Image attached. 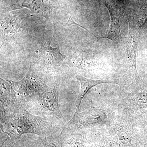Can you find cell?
Segmentation results:
<instances>
[{
    "label": "cell",
    "instance_id": "cell-1",
    "mask_svg": "<svg viewBox=\"0 0 147 147\" xmlns=\"http://www.w3.org/2000/svg\"><path fill=\"white\" fill-rule=\"evenodd\" d=\"M1 129L11 139H18L24 134L39 136L49 134L50 123L45 117L31 114L22 106L1 117Z\"/></svg>",
    "mask_w": 147,
    "mask_h": 147
},
{
    "label": "cell",
    "instance_id": "cell-2",
    "mask_svg": "<svg viewBox=\"0 0 147 147\" xmlns=\"http://www.w3.org/2000/svg\"><path fill=\"white\" fill-rule=\"evenodd\" d=\"M21 106L35 114L64 120L59 107V93L56 86L43 92L31 95L26 97Z\"/></svg>",
    "mask_w": 147,
    "mask_h": 147
},
{
    "label": "cell",
    "instance_id": "cell-3",
    "mask_svg": "<svg viewBox=\"0 0 147 147\" xmlns=\"http://www.w3.org/2000/svg\"><path fill=\"white\" fill-rule=\"evenodd\" d=\"M134 21H129L128 34L126 42L127 58L133 72L138 76L136 67V55L139 37L140 27Z\"/></svg>",
    "mask_w": 147,
    "mask_h": 147
},
{
    "label": "cell",
    "instance_id": "cell-4",
    "mask_svg": "<svg viewBox=\"0 0 147 147\" xmlns=\"http://www.w3.org/2000/svg\"><path fill=\"white\" fill-rule=\"evenodd\" d=\"M104 4L108 8L110 16V23L109 29L105 35L100 38H107L115 41H119L122 38L120 30V19L121 11L118 7L105 0Z\"/></svg>",
    "mask_w": 147,
    "mask_h": 147
},
{
    "label": "cell",
    "instance_id": "cell-5",
    "mask_svg": "<svg viewBox=\"0 0 147 147\" xmlns=\"http://www.w3.org/2000/svg\"><path fill=\"white\" fill-rule=\"evenodd\" d=\"M44 55L45 63L48 67L56 69L59 68L63 63L65 55L62 54L59 47L53 48L50 45V42L46 41L44 44L42 51Z\"/></svg>",
    "mask_w": 147,
    "mask_h": 147
},
{
    "label": "cell",
    "instance_id": "cell-6",
    "mask_svg": "<svg viewBox=\"0 0 147 147\" xmlns=\"http://www.w3.org/2000/svg\"><path fill=\"white\" fill-rule=\"evenodd\" d=\"M76 77L80 82L81 85V89L79 92V96L76 100V110L75 114L79 113L80 110V106L82 103V100L88 92L92 87L99 85V84H105V83H112V82L105 81V80H94L88 79L82 76L79 74H76Z\"/></svg>",
    "mask_w": 147,
    "mask_h": 147
},
{
    "label": "cell",
    "instance_id": "cell-7",
    "mask_svg": "<svg viewBox=\"0 0 147 147\" xmlns=\"http://www.w3.org/2000/svg\"><path fill=\"white\" fill-rule=\"evenodd\" d=\"M42 147H62L59 139L52 135H45V139L42 142Z\"/></svg>",
    "mask_w": 147,
    "mask_h": 147
},
{
    "label": "cell",
    "instance_id": "cell-8",
    "mask_svg": "<svg viewBox=\"0 0 147 147\" xmlns=\"http://www.w3.org/2000/svg\"><path fill=\"white\" fill-rule=\"evenodd\" d=\"M76 25V26H79L81 27V28H82L85 29V30H86L87 31H88V32L90 33L91 34H92L93 35H94V36H95L96 37V36L95 35H94V34H93L92 33L90 32L86 28H84V27L82 26H80V25H79V24H77V23H76V22H74V20H73V19H72V18H71V16H69V18L68 21H67V22L66 23V24L65 25H64L65 26H71V25Z\"/></svg>",
    "mask_w": 147,
    "mask_h": 147
},
{
    "label": "cell",
    "instance_id": "cell-9",
    "mask_svg": "<svg viewBox=\"0 0 147 147\" xmlns=\"http://www.w3.org/2000/svg\"><path fill=\"white\" fill-rule=\"evenodd\" d=\"M69 147H83L82 144L78 142L69 140L68 142Z\"/></svg>",
    "mask_w": 147,
    "mask_h": 147
}]
</instances>
